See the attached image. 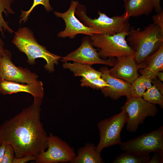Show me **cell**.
<instances>
[{"instance_id":"1","label":"cell","mask_w":163,"mask_h":163,"mask_svg":"<svg viewBox=\"0 0 163 163\" xmlns=\"http://www.w3.org/2000/svg\"><path fill=\"white\" fill-rule=\"evenodd\" d=\"M34 98L31 105L0 126V145L10 144L16 158L37 157L47 148L48 135L40 120L43 98Z\"/></svg>"},{"instance_id":"2","label":"cell","mask_w":163,"mask_h":163,"mask_svg":"<svg viewBox=\"0 0 163 163\" xmlns=\"http://www.w3.org/2000/svg\"><path fill=\"white\" fill-rule=\"evenodd\" d=\"M127 36L126 41L135 51L137 64L142 63L163 44V30L153 23L142 30L132 28Z\"/></svg>"},{"instance_id":"3","label":"cell","mask_w":163,"mask_h":163,"mask_svg":"<svg viewBox=\"0 0 163 163\" xmlns=\"http://www.w3.org/2000/svg\"><path fill=\"white\" fill-rule=\"evenodd\" d=\"M12 43L21 52L25 53L30 65L35 64L37 58L44 59L46 62L44 67L49 72H53L55 65L62 58L47 50L46 48L38 44L31 31L27 27L20 28L15 33Z\"/></svg>"},{"instance_id":"4","label":"cell","mask_w":163,"mask_h":163,"mask_svg":"<svg viewBox=\"0 0 163 163\" xmlns=\"http://www.w3.org/2000/svg\"><path fill=\"white\" fill-rule=\"evenodd\" d=\"M129 31L113 35L94 34L90 37L93 46L99 49L98 53L100 57L118 59L135 55L134 51L126 40Z\"/></svg>"},{"instance_id":"5","label":"cell","mask_w":163,"mask_h":163,"mask_svg":"<svg viewBox=\"0 0 163 163\" xmlns=\"http://www.w3.org/2000/svg\"><path fill=\"white\" fill-rule=\"evenodd\" d=\"M86 10L85 6H80L76 9L75 14L83 24L89 28L97 30L101 34L108 35H113L129 30V18L123 15L110 18L99 11V17L93 19L87 16Z\"/></svg>"},{"instance_id":"6","label":"cell","mask_w":163,"mask_h":163,"mask_svg":"<svg viewBox=\"0 0 163 163\" xmlns=\"http://www.w3.org/2000/svg\"><path fill=\"white\" fill-rule=\"evenodd\" d=\"M121 109L120 113L97 123L100 139L96 148L98 152L101 153L105 148L120 145L121 142V133L126 123L127 115L124 109Z\"/></svg>"},{"instance_id":"7","label":"cell","mask_w":163,"mask_h":163,"mask_svg":"<svg viewBox=\"0 0 163 163\" xmlns=\"http://www.w3.org/2000/svg\"><path fill=\"white\" fill-rule=\"evenodd\" d=\"M121 108L124 109L127 115L126 130L131 133L137 130L139 125L143 123L146 117H155L158 112L155 104L145 100L142 97L127 99Z\"/></svg>"},{"instance_id":"8","label":"cell","mask_w":163,"mask_h":163,"mask_svg":"<svg viewBox=\"0 0 163 163\" xmlns=\"http://www.w3.org/2000/svg\"><path fill=\"white\" fill-rule=\"evenodd\" d=\"M47 149L35 160L37 163H71L76 156L74 149L65 141L50 133L48 136Z\"/></svg>"},{"instance_id":"9","label":"cell","mask_w":163,"mask_h":163,"mask_svg":"<svg viewBox=\"0 0 163 163\" xmlns=\"http://www.w3.org/2000/svg\"><path fill=\"white\" fill-rule=\"evenodd\" d=\"M121 150L125 152L149 153L163 151V126L120 144Z\"/></svg>"},{"instance_id":"10","label":"cell","mask_w":163,"mask_h":163,"mask_svg":"<svg viewBox=\"0 0 163 163\" xmlns=\"http://www.w3.org/2000/svg\"><path fill=\"white\" fill-rule=\"evenodd\" d=\"M61 61L64 63L72 61L91 66L101 64L112 67L115 61L113 58L106 60L100 57L97 49L92 45L90 37L88 36L84 37L80 46L66 56L62 57Z\"/></svg>"},{"instance_id":"11","label":"cell","mask_w":163,"mask_h":163,"mask_svg":"<svg viewBox=\"0 0 163 163\" xmlns=\"http://www.w3.org/2000/svg\"><path fill=\"white\" fill-rule=\"evenodd\" d=\"M0 78L20 83L29 84L38 80V76L26 68L17 67L11 60V54L5 50L0 59Z\"/></svg>"},{"instance_id":"12","label":"cell","mask_w":163,"mask_h":163,"mask_svg":"<svg viewBox=\"0 0 163 163\" xmlns=\"http://www.w3.org/2000/svg\"><path fill=\"white\" fill-rule=\"evenodd\" d=\"M78 1H72L69 9L64 13L57 11L54 12L57 17L62 18L64 21L66 27L64 30L60 31L58 36L61 38L69 37L74 38L78 34H86L90 36L94 34L100 33L96 30L89 28L76 17L75 14L76 8L79 4Z\"/></svg>"},{"instance_id":"13","label":"cell","mask_w":163,"mask_h":163,"mask_svg":"<svg viewBox=\"0 0 163 163\" xmlns=\"http://www.w3.org/2000/svg\"><path fill=\"white\" fill-rule=\"evenodd\" d=\"M108 70L106 68H101L100 70L102 72V78L108 85V86L101 89L104 96L114 100L122 96H126L127 99L131 98V84L111 76Z\"/></svg>"},{"instance_id":"14","label":"cell","mask_w":163,"mask_h":163,"mask_svg":"<svg viewBox=\"0 0 163 163\" xmlns=\"http://www.w3.org/2000/svg\"><path fill=\"white\" fill-rule=\"evenodd\" d=\"M138 68L133 55L117 59L108 71L111 76L131 84L139 76Z\"/></svg>"},{"instance_id":"15","label":"cell","mask_w":163,"mask_h":163,"mask_svg":"<svg viewBox=\"0 0 163 163\" xmlns=\"http://www.w3.org/2000/svg\"><path fill=\"white\" fill-rule=\"evenodd\" d=\"M28 93L34 97L43 98L44 91L43 83L38 80L26 85L0 79V92L4 94H10L19 92Z\"/></svg>"},{"instance_id":"16","label":"cell","mask_w":163,"mask_h":163,"mask_svg":"<svg viewBox=\"0 0 163 163\" xmlns=\"http://www.w3.org/2000/svg\"><path fill=\"white\" fill-rule=\"evenodd\" d=\"M126 18L148 15L154 8L153 0H123Z\"/></svg>"},{"instance_id":"17","label":"cell","mask_w":163,"mask_h":163,"mask_svg":"<svg viewBox=\"0 0 163 163\" xmlns=\"http://www.w3.org/2000/svg\"><path fill=\"white\" fill-rule=\"evenodd\" d=\"M145 61L147 65L144 69L139 71L140 73L152 80L155 79L158 72L163 70V44L155 52L148 56Z\"/></svg>"},{"instance_id":"18","label":"cell","mask_w":163,"mask_h":163,"mask_svg":"<svg viewBox=\"0 0 163 163\" xmlns=\"http://www.w3.org/2000/svg\"><path fill=\"white\" fill-rule=\"evenodd\" d=\"M77 155L71 163H104L94 144L86 143L79 148L77 151Z\"/></svg>"},{"instance_id":"19","label":"cell","mask_w":163,"mask_h":163,"mask_svg":"<svg viewBox=\"0 0 163 163\" xmlns=\"http://www.w3.org/2000/svg\"><path fill=\"white\" fill-rule=\"evenodd\" d=\"M62 67L72 72L74 75L82 77L83 78L91 79L101 77L102 72L96 70L91 67V65L73 62L72 63H64Z\"/></svg>"},{"instance_id":"20","label":"cell","mask_w":163,"mask_h":163,"mask_svg":"<svg viewBox=\"0 0 163 163\" xmlns=\"http://www.w3.org/2000/svg\"><path fill=\"white\" fill-rule=\"evenodd\" d=\"M150 159L149 153L125 152L117 157L113 163H148Z\"/></svg>"},{"instance_id":"21","label":"cell","mask_w":163,"mask_h":163,"mask_svg":"<svg viewBox=\"0 0 163 163\" xmlns=\"http://www.w3.org/2000/svg\"><path fill=\"white\" fill-rule=\"evenodd\" d=\"M152 80L147 76L142 75L138 77L131 83V97H142L145 91L152 86Z\"/></svg>"},{"instance_id":"22","label":"cell","mask_w":163,"mask_h":163,"mask_svg":"<svg viewBox=\"0 0 163 163\" xmlns=\"http://www.w3.org/2000/svg\"><path fill=\"white\" fill-rule=\"evenodd\" d=\"M13 2V0H0V43H1L3 42L1 38V33H3V30L7 31L11 33L14 32L9 27L2 16L3 13L6 15L8 14H14L11 8Z\"/></svg>"},{"instance_id":"23","label":"cell","mask_w":163,"mask_h":163,"mask_svg":"<svg viewBox=\"0 0 163 163\" xmlns=\"http://www.w3.org/2000/svg\"><path fill=\"white\" fill-rule=\"evenodd\" d=\"M142 98L150 103L158 104L161 108H163V95L154 84L145 91Z\"/></svg>"},{"instance_id":"24","label":"cell","mask_w":163,"mask_h":163,"mask_svg":"<svg viewBox=\"0 0 163 163\" xmlns=\"http://www.w3.org/2000/svg\"><path fill=\"white\" fill-rule=\"evenodd\" d=\"M82 87H89L94 89H101L108 86L107 82L102 77L91 79L82 78L80 80Z\"/></svg>"},{"instance_id":"25","label":"cell","mask_w":163,"mask_h":163,"mask_svg":"<svg viewBox=\"0 0 163 163\" xmlns=\"http://www.w3.org/2000/svg\"><path fill=\"white\" fill-rule=\"evenodd\" d=\"M39 5H43L47 11L49 12L53 10L50 4L49 0H34L33 5L28 11H21V14L20 16L21 19L20 22L21 23L23 21L25 22L28 19L29 15L34 8Z\"/></svg>"},{"instance_id":"26","label":"cell","mask_w":163,"mask_h":163,"mask_svg":"<svg viewBox=\"0 0 163 163\" xmlns=\"http://www.w3.org/2000/svg\"><path fill=\"white\" fill-rule=\"evenodd\" d=\"M15 153L12 146L6 144L4 155L1 163H13L15 158Z\"/></svg>"},{"instance_id":"27","label":"cell","mask_w":163,"mask_h":163,"mask_svg":"<svg viewBox=\"0 0 163 163\" xmlns=\"http://www.w3.org/2000/svg\"><path fill=\"white\" fill-rule=\"evenodd\" d=\"M154 154L148 163H162L163 162V151L154 152Z\"/></svg>"},{"instance_id":"28","label":"cell","mask_w":163,"mask_h":163,"mask_svg":"<svg viewBox=\"0 0 163 163\" xmlns=\"http://www.w3.org/2000/svg\"><path fill=\"white\" fill-rule=\"evenodd\" d=\"M158 13L152 16L153 24L158 26L163 30V11H161Z\"/></svg>"},{"instance_id":"29","label":"cell","mask_w":163,"mask_h":163,"mask_svg":"<svg viewBox=\"0 0 163 163\" xmlns=\"http://www.w3.org/2000/svg\"><path fill=\"white\" fill-rule=\"evenodd\" d=\"M37 157L31 155H28L20 158L15 157L13 163H24L30 161L36 160Z\"/></svg>"},{"instance_id":"30","label":"cell","mask_w":163,"mask_h":163,"mask_svg":"<svg viewBox=\"0 0 163 163\" xmlns=\"http://www.w3.org/2000/svg\"><path fill=\"white\" fill-rule=\"evenodd\" d=\"M161 81L159 80L153 79L152 80V83L155 85L161 93L163 95V84Z\"/></svg>"},{"instance_id":"31","label":"cell","mask_w":163,"mask_h":163,"mask_svg":"<svg viewBox=\"0 0 163 163\" xmlns=\"http://www.w3.org/2000/svg\"><path fill=\"white\" fill-rule=\"evenodd\" d=\"M153 1L155 11L158 12L161 11L162 8L160 4V0H153Z\"/></svg>"},{"instance_id":"32","label":"cell","mask_w":163,"mask_h":163,"mask_svg":"<svg viewBox=\"0 0 163 163\" xmlns=\"http://www.w3.org/2000/svg\"><path fill=\"white\" fill-rule=\"evenodd\" d=\"M6 143H2L0 145V163L2 159Z\"/></svg>"},{"instance_id":"33","label":"cell","mask_w":163,"mask_h":163,"mask_svg":"<svg viewBox=\"0 0 163 163\" xmlns=\"http://www.w3.org/2000/svg\"><path fill=\"white\" fill-rule=\"evenodd\" d=\"M5 50L3 47V43H0V59L3 55Z\"/></svg>"},{"instance_id":"34","label":"cell","mask_w":163,"mask_h":163,"mask_svg":"<svg viewBox=\"0 0 163 163\" xmlns=\"http://www.w3.org/2000/svg\"><path fill=\"white\" fill-rule=\"evenodd\" d=\"M157 77L159 78V79L160 81L163 82V72L162 71H159L158 72L157 74Z\"/></svg>"},{"instance_id":"35","label":"cell","mask_w":163,"mask_h":163,"mask_svg":"<svg viewBox=\"0 0 163 163\" xmlns=\"http://www.w3.org/2000/svg\"></svg>"}]
</instances>
